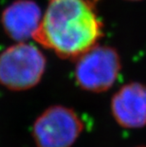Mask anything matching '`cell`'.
Instances as JSON below:
<instances>
[{
	"label": "cell",
	"mask_w": 146,
	"mask_h": 147,
	"mask_svg": "<svg viewBox=\"0 0 146 147\" xmlns=\"http://www.w3.org/2000/svg\"><path fill=\"white\" fill-rule=\"evenodd\" d=\"M102 26L87 0H48L33 39L61 58H78L97 45Z\"/></svg>",
	"instance_id": "obj_1"
},
{
	"label": "cell",
	"mask_w": 146,
	"mask_h": 147,
	"mask_svg": "<svg viewBox=\"0 0 146 147\" xmlns=\"http://www.w3.org/2000/svg\"><path fill=\"white\" fill-rule=\"evenodd\" d=\"M46 67V57L38 47L18 42L0 53V84L13 91L30 89L42 80Z\"/></svg>",
	"instance_id": "obj_2"
},
{
	"label": "cell",
	"mask_w": 146,
	"mask_h": 147,
	"mask_svg": "<svg viewBox=\"0 0 146 147\" xmlns=\"http://www.w3.org/2000/svg\"><path fill=\"white\" fill-rule=\"evenodd\" d=\"M76 59V83L90 92L101 93L111 88L122 67L118 52L107 46L95 45Z\"/></svg>",
	"instance_id": "obj_3"
},
{
	"label": "cell",
	"mask_w": 146,
	"mask_h": 147,
	"mask_svg": "<svg viewBox=\"0 0 146 147\" xmlns=\"http://www.w3.org/2000/svg\"><path fill=\"white\" fill-rule=\"evenodd\" d=\"M83 123L73 109L51 105L40 114L32 125L37 147H71L82 134Z\"/></svg>",
	"instance_id": "obj_4"
},
{
	"label": "cell",
	"mask_w": 146,
	"mask_h": 147,
	"mask_svg": "<svg viewBox=\"0 0 146 147\" xmlns=\"http://www.w3.org/2000/svg\"><path fill=\"white\" fill-rule=\"evenodd\" d=\"M43 17L40 6L33 0H15L1 13L5 33L16 43L33 38Z\"/></svg>",
	"instance_id": "obj_5"
},
{
	"label": "cell",
	"mask_w": 146,
	"mask_h": 147,
	"mask_svg": "<svg viewBox=\"0 0 146 147\" xmlns=\"http://www.w3.org/2000/svg\"><path fill=\"white\" fill-rule=\"evenodd\" d=\"M115 121L124 128H141L146 125V86L130 83L118 90L111 101Z\"/></svg>",
	"instance_id": "obj_6"
},
{
	"label": "cell",
	"mask_w": 146,
	"mask_h": 147,
	"mask_svg": "<svg viewBox=\"0 0 146 147\" xmlns=\"http://www.w3.org/2000/svg\"><path fill=\"white\" fill-rule=\"evenodd\" d=\"M130 1H139V0H130Z\"/></svg>",
	"instance_id": "obj_7"
},
{
	"label": "cell",
	"mask_w": 146,
	"mask_h": 147,
	"mask_svg": "<svg viewBox=\"0 0 146 147\" xmlns=\"http://www.w3.org/2000/svg\"><path fill=\"white\" fill-rule=\"evenodd\" d=\"M141 147H143V146H141Z\"/></svg>",
	"instance_id": "obj_8"
}]
</instances>
